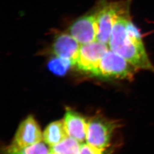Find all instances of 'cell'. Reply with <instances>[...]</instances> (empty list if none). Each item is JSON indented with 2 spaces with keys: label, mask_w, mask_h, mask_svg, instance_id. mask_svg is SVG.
<instances>
[{
  "label": "cell",
  "mask_w": 154,
  "mask_h": 154,
  "mask_svg": "<svg viewBox=\"0 0 154 154\" xmlns=\"http://www.w3.org/2000/svg\"><path fill=\"white\" fill-rule=\"evenodd\" d=\"M68 32L81 45L96 41L97 27L95 13L88 14L77 19L70 25Z\"/></svg>",
  "instance_id": "cell-7"
},
{
  "label": "cell",
  "mask_w": 154,
  "mask_h": 154,
  "mask_svg": "<svg viewBox=\"0 0 154 154\" xmlns=\"http://www.w3.org/2000/svg\"><path fill=\"white\" fill-rule=\"evenodd\" d=\"M42 140L43 133L38 122L33 116H30L20 124L11 145L22 148L39 143Z\"/></svg>",
  "instance_id": "cell-6"
},
{
  "label": "cell",
  "mask_w": 154,
  "mask_h": 154,
  "mask_svg": "<svg viewBox=\"0 0 154 154\" xmlns=\"http://www.w3.org/2000/svg\"><path fill=\"white\" fill-rule=\"evenodd\" d=\"M68 137L63 119L51 122L43 132V140L50 147L60 143Z\"/></svg>",
  "instance_id": "cell-10"
},
{
  "label": "cell",
  "mask_w": 154,
  "mask_h": 154,
  "mask_svg": "<svg viewBox=\"0 0 154 154\" xmlns=\"http://www.w3.org/2000/svg\"><path fill=\"white\" fill-rule=\"evenodd\" d=\"M137 71L125 58L109 49L102 58L94 75L119 80H132Z\"/></svg>",
  "instance_id": "cell-2"
},
{
  "label": "cell",
  "mask_w": 154,
  "mask_h": 154,
  "mask_svg": "<svg viewBox=\"0 0 154 154\" xmlns=\"http://www.w3.org/2000/svg\"><path fill=\"white\" fill-rule=\"evenodd\" d=\"M79 154H109L107 149H99L90 146L88 143H82Z\"/></svg>",
  "instance_id": "cell-14"
},
{
  "label": "cell",
  "mask_w": 154,
  "mask_h": 154,
  "mask_svg": "<svg viewBox=\"0 0 154 154\" xmlns=\"http://www.w3.org/2000/svg\"><path fill=\"white\" fill-rule=\"evenodd\" d=\"M109 49L108 45L97 41L81 45L74 66L79 70L94 75L102 58Z\"/></svg>",
  "instance_id": "cell-5"
},
{
  "label": "cell",
  "mask_w": 154,
  "mask_h": 154,
  "mask_svg": "<svg viewBox=\"0 0 154 154\" xmlns=\"http://www.w3.org/2000/svg\"><path fill=\"white\" fill-rule=\"evenodd\" d=\"M130 2L127 1L116 17L108 46L138 70L154 72V66L149 59L141 33L131 21Z\"/></svg>",
  "instance_id": "cell-1"
},
{
  "label": "cell",
  "mask_w": 154,
  "mask_h": 154,
  "mask_svg": "<svg viewBox=\"0 0 154 154\" xmlns=\"http://www.w3.org/2000/svg\"><path fill=\"white\" fill-rule=\"evenodd\" d=\"M74 66L72 61L69 59L54 55L48 62V66L50 70L57 75H63Z\"/></svg>",
  "instance_id": "cell-13"
},
{
  "label": "cell",
  "mask_w": 154,
  "mask_h": 154,
  "mask_svg": "<svg viewBox=\"0 0 154 154\" xmlns=\"http://www.w3.org/2000/svg\"><path fill=\"white\" fill-rule=\"evenodd\" d=\"M117 127L115 122L102 116H94L88 123L86 143L99 149H108Z\"/></svg>",
  "instance_id": "cell-3"
},
{
  "label": "cell",
  "mask_w": 154,
  "mask_h": 154,
  "mask_svg": "<svg viewBox=\"0 0 154 154\" xmlns=\"http://www.w3.org/2000/svg\"><path fill=\"white\" fill-rule=\"evenodd\" d=\"M50 154H53V153H51H51H50Z\"/></svg>",
  "instance_id": "cell-15"
},
{
  "label": "cell",
  "mask_w": 154,
  "mask_h": 154,
  "mask_svg": "<svg viewBox=\"0 0 154 154\" xmlns=\"http://www.w3.org/2000/svg\"><path fill=\"white\" fill-rule=\"evenodd\" d=\"M81 45L70 33H60L54 40L52 51L55 56L71 60L74 66Z\"/></svg>",
  "instance_id": "cell-8"
},
{
  "label": "cell",
  "mask_w": 154,
  "mask_h": 154,
  "mask_svg": "<svg viewBox=\"0 0 154 154\" xmlns=\"http://www.w3.org/2000/svg\"><path fill=\"white\" fill-rule=\"evenodd\" d=\"M51 149L44 142H40L27 147L17 148L9 145L3 149V154H50Z\"/></svg>",
  "instance_id": "cell-11"
},
{
  "label": "cell",
  "mask_w": 154,
  "mask_h": 154,
  "mask_svg": "<svg viewBox=\"0 0 154 154\" xmlns=\"http://www.w3.org/2000/svg\"><path fill=\"white\" fill-rule=\"evenodd\" d=\"M63 121L69 137L81 143H83L86 140L88 122L82 116L68 109L65 114Z\"/></svg>",
  "instance_id": "cell-9"
},
{
  "label": "cell",
  "mask_w": 154,
  "mask_h": 154,
  "mask_svg": "<svg viewBox=\"0 0 154 154\" xmlns=\"http://www.w3.org/2000/svg\"><path fill=\"white\" fill-rule=\"evenodd\" d=\"M127 1L106 2L95 13L97 41L108 45L116 17Z\"/></svg>",
  "instance_id": "cell-4"
},
{
  "label": "cell",
  "mask_w": 154,
  "mask_h": 154,
  "mask_svg": "<svg viewBox=\"0 0 154 154\" xmlns=\"http://www.w3.org/2000/svg\"><path fill=\"white\" fill-rule=\"evenodd\" d=\"M82 143L68 137L60 143L51 147V152L54 154H79Z\"/></svg>",
  "instance_id": "cell-12"
}]
</instances>
